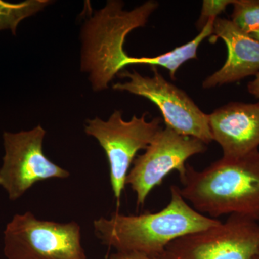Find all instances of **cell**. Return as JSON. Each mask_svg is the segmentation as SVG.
<instances>
[{
	"label": "cell",
	"instance_id": "6da1fadb",
	"mask_svg": "<svg viewBox=\"0 0 259 259\" xmlns=\"http://www.w3.org/2000/svg\"><path fill=\"white\" fill-rule=\"evenodd\" d=\"M171 200L157 212L124 215L94 221V229L102 243L117 251L139 252L159 258L167 245L181 237L221 224V221L201 214L186 202L180 187H170Z\"/></svg>",
	"mask_w": 259,
	"mask_h": 259
},
{
	"label": "cell",
	"instance_id": "7a4b0ae2",
	"mask_svg": "<svg viewBox=\"0 0 259 259\" xmlns=\"http://www.w3.org/2000/svg\"><path fill=\"white\" fill-rule=\"evenodd\" d=\"M180 192L199 213L209 218L240 214L259 221V150L222 157L202 171L187 164Z\"/></svg>",
	"mask_w": 259,
	"mask_h": 259
},
{
	"label": "cell",
	"instance_id": "3957f363",
	"mask_svg": "<svg viewBox=\"0 0 259 259\" xmlns=\"http://www.w3.org/2000/svg\"><path fill=\"white\" fill-rule=\"evenodd\" d=\"M123 7L122 1L107 2L83 25L81 67L88 74L94 91L107 90L124 68L137 64V57L127 55L124 49L126 37L146 25L158 3L150 0L132 10Z\"/></svg>",
	"mask_w": 259,
	"mask_h": 259
},
{
	"label": "cell",
	"instance_id": "277c9868",
	"mask_svg": "<svg viewBox=\"0 0 259 259\" xmlns=\"http://www.w3.org/2000/svg\"><path fill=\"white\" fill-rule=\"evenodd\" d=\"M148 112L131 120L122 118V112L115 110L108 120L95 117L87 120L84 131L93 136L103 148L110 166V179L114 197L120 206L129 168L140 150H146L163 127L161 117L146 120Z\"/></svg>",
	"mask_w": 259,
	"mask_h": 259
},
{
	"label": "cell",
	"instance_id": "5b68a950",
	"mask_svg": "<svg viewBox=\"0 0 259 259\" xmlns=\"http://www.w3.org/2000/svg\"><path fill=\"white\" fill-rule=\"evenodd\" d=\"M4 253L8 259H88L77 223L41 221L30 212L7 225Z\"/></svg>",
	"mask_w": 259,
	"mask_h": 259
},
{
	"label": "cell",
	"instance_id": "8992f818",
	"mask_svg": "<svg viewBox=\"0 0 259 259\" xmlns=\"http://www.w3.org/2000/svg\"><path fill=\"white\" fill-rule=\"evenodd\" d=\"M258 252V221L233 214L218 226L171 242L159 258L253 259Z\"/></svg>",
	"mask_w": 259,
	"mask_h": 259
},
{
	"label": "cell",
	"instance_id": "52a82bcc",
	"mask_svg": "<svg viewBox=\"0 0 259 259\" xmlns=\"http://www.w3.org/2000/svg\"><path fill=\"white\" fill-rule=\"evenodd\" d=\"M153 76H144L134 71H125L117 76L127 78L112 88L145 97L156 105L166 126L183 136L200 140L205 144L213 141L209 126L208 115L204 113L183 90L168 82L157 67H151Z\"/></svg>",
	"mask_w": 259,
	"mask_h": 259
},
{
	"label": "cell",
	"instance_id": "ba28073f",
	"mask_svg": "<svg viewBox=\"0 0 259 259\" xmlns=\"http://www.w3.org/2000/svg\"><path fill=\"white\" fill-rule=\"evenodd\" d=\"M207 149V144L200 140L178 134L168 126L162 128L144 154L135 158L126 178V185L136 192L138 207L144 205L148 194L170 172L178 171L181 182L185 180L186 162Z\"/></svg>",
	"mask_w": 259,
	"mask_h": 259
},
{
	"label": "cell",
	"instance_id": "9c48e42d",
	"mask_svg": "<svg viewBox=\"0 0 259 259\" xmlns=\"http://www.w3.org/2000/svg\"><path fill=\"white\" fill-rule=\"evenodd\" d=\"M47 131L40 125L30 131L3 134L5 156L0 168V186L10 200H17L37 182L70 176L42 151Z\"/></svg>",
	"mask_w": 259,
	"mask_h": 259
},
{
	"label": "cell",
	"instance_id": "30bf717a",
	"mask_svg": "<svg viewBox=\"0 0 259 259\" xmlns=\"http://www.w3.org/2000/svg\"><path fill=\"white\" fill-rule=\"evenodd\" d=\"M213 141L222 148L225 158L244 156L258 150L259 101L231 102L208 115Z\"/></svg>",
	"mask_w": 259,
	"mask_h": 259
},
{
	"label": "cell",
	"instance_id": "8fae6325",
	"mask_svg": "<svg viewBox=\"0 0 259 259\" xmlns=\"http://www.w3.org/2000/svg\"><path fill=\"white\" fill-rule=\"evenodd\" d=\"M211 41L222 39L228 49V57L218 71L206 78L202 88H216L236 82L259 73V41L243 32L231 20L218 18L213 23Z\"/></svg>",
	"mask_w": 259,
	"mask_h": 259
},
{
	"label": "cell",
	"instance_id": "7c38bea8",
	"mask_svg": "<svg viewBox=\"0 0 259 259\" xmlns=\"http://www.w3.org/2000/svg\"><path fill=\"white\" fill-rule=\"evenodd\" d=\"M51 3L50 0H25L19 3L0 0V31L10 30L16 35L20 22L36 14Z\"/></svg>",
	"mask_w": 259,
	"mask_h": 259
},
{
	"label": "cell",
	"instance_id": "4fadbf2b",
	"mask_svg": "<svg viewBox=\"0 0 259 259\" xmlns=\"http://www.w3.org/2000/svg\"><path fill=\"white\" fill-rule=\"evenodd\" d=\"M231 21L246 33L259 30V0H233Z\"/></svg>",
	"mask_w": 259,
	"mask_h": 259
},
{
	"label": "cell",
	"instance_id": "5bb4252c",
	"mask_svg": "<svg viewBox=\"0 0 259 259\" xmlns=\"http://www.w3.org/2000/svg\"><path fill=\"white\" fill-rule=\"evenodd\" d=\"M233 0H204L202 2L200 16L196 23V27L199 30L206 26L211 19L218 18V15L226 10L228 5L233 4Z\"/></svg>",
	"mask_w": 259,
	"mask_h": 259
},
{
	"label": "cell",
	"instance_id": "9a60e30c",
	"mask_svg": "<svg viewBox=\"0 0 259 259\" xmlns=\"http://www.w3.org/2000/svg\"><path fill=\"white\" fill-rule=\"evenodd\" d=\"M109 259H160L156 257L149 256L144 253L139 252H121L117 251L110 255Z\"/></svg>",
	"mask_w": 259,
	"mask_h": 259
},
{
	"label": "cell",
	"instance_id": "2e32d148",
	"mask_svg": "<svg viewBox=\"0 0 259 259\" xmlns=\"http://www.w3.org/2000/svg\"><path fill=\"white\" fill-rule=\"evenodd\" d=\"M247 90L250 95L259 100V73L255 75V79L250 81L247 85Z\"/></svg>",
	"mask_w": 259,
	"mask_h": 259
},
{
	"label": "cell",
	"instance_id": "e0dca14e",
	"mask_svg": "<svg viewBox=\"0 0 259 259\" xmlns=\"http://www.w3.org/2000/svg\"><path fill=\"white\" fill-rule=\"evenodd\" d=\"M250 36L255 38V40H258L259 41V30H255V31L251 32L249 34Z\"/></svg>",
	"mask_w": 259,
	"mask_h": 259
},
{
	"label": "cell",
	"instance_id": "ac0fdd59",
	"mask_svg": "<svg viewBox=\"0 0 259 259\" xmlns=\"http://www.w3.org/2000/svg\"><path fill=\"white\" fill-rule=\"evenodd\" d=\"M253 259H259V252H258V254H257L256 255H255V256L254 257V258H253Z\"/></svg>",
	"mask_w": 259,
	"mask_h": 259
}]
</instances>
